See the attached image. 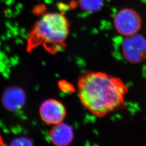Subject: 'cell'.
Listing matches in <instances>:
<instances>
[{
    "label": "cell",
    "instance_id": "6da1fadb",
    "mask_svg": "<svg viewBox=\"0 0 146 146\" xmlns=\"http://www.w3.org/2000/svg\"><path fill=\"white\" fill-rule=\"evenodd\" d=\"M78 96L93 115L103 117L125 106L128 88L117 77L101 72H86L78 81Z\"/></svg>",
    "mask_w": 146,
    "mask_h": 146
},
{
    "label": "cell",
    "instance_id": "7a4b0ae2",
    "mask_svg": "<svg viewBox=\"0 0 146 146\" xmlns=\"http://www.w3.org/2000/svg\"><path fill=\"white\" fill-rule=\"evenodd\" d=\"M70 24L66 16L59 13H48L37 21L27 40V50L42 46L48 52L55 54L66 46Z\"/></svg>",
    "mask_w": 146,
    "mask_h": 146
},
{
    "label": "cell",
    "instance_id": "3957f363",
    "mask_svg": "<svg viewBox=\"0 0 146 146\" xmlns=\"http://www.w3.org/2000/svg\"><path fill=\"white\" fill-rule=\"evenodd\" d=\"M123 57L131 64H139L146 59V39L136 33L125 36L121 43Z\"/></svg>",
    "mask_w": 146,
    "mask_h": 146
},
{
    "label": "cell",
    "instance_id": "277c9868",
    "mask_svg": "<svg viewBox=\"0 0 146 146\" xmlns=\"http://www.w3.org/2000/svg\"><path fill=\"white\" fill-rule=\"evenodd\" d=\"M115 29L124 36L138 33L142 26L140 15L135 10L125 8L119 11L114 18Z\"/></svg>",
    "mask_w": 146,
    "mask_h": 146
},
{
    "label": "cell",
    "instance_id": "5b68a950",
    "mask_svg": "<svg viewBox=\"0 0 146 146\" xmlns=\"http://www.w3.org/2000/svg\"><path fill=\"white\" fill-rule=\"evenodd\" d=\"M39 112L42 121L49 125L62 122L66 116L64 106L60 101L53 99L44 101L40 107Z\"/></svg>",
    "mask_w": 146,
    "mask_h": 146
},
{
    "label": "cell",
    "instance_id": "8992f818",
    "mask_svg": "<svg viewBox=\"0 0 146 146\" xmlns=\"http://www.w3.org/2000/svg\"><path fill=\"white\" fill-rule=\"evenodd\" d=\"M26 94L18 86H11L5 89L2 97V102L6 110L16 112L21 110L26 104Z\"/></svg>",
    "mask_w": 146,
    "mask_h": 146
},
{
    "label": "cell",
    "instance_id": "52a82bcc",
    "mask_svg": "<svg viewBox=\"0 0 146 146\" xmlns=\"http://www.w3.org/2000/svg\"><path fill=\"white\" fill-rule=\"evenodd\" d=\"M49 136L54 145L67 146L73 142L74 131L70 125L62 122L53 125L49 131Z\"/></svg>",
    "mask_w": 146,
    "mask_h": 146
},
{
    "label": "cell",
    "instance_id": "ba28073f",
    "mask_svg": "<svg viewBox=\"0 0 146 146\" xmlns=\"http://www.w3.org/2000/svg\"><path fill=\"white\" fill-rule=\"evenodd\" d=\"M79 7L88 13L99 11L104 5V0H78Z\"/></svg>",
    "mask_w": 146,
    "mask_h": 146
},
{
    "label": "cell",
    "instance_id": "9c48e42d",
    "mask_svg": "<svg viewBox=\"0 0 146 146\" xmlns=\"http://www.w3.org/2000/svg\"><path fill=\"white\" fill-rule=\"evenodd\" d=\"M59 87L61 90L64 92H71L74 90L72 85L64 81H61L59 82Z\"/></svg>",
    "mask_w": 146,
    "mask_h": 146
},
{
    "label": "cell",
    "instance_id": "30bf717a",
    "mask_svg": "<svg viewBox=\"0 0 146 146\" xmlns=\"http://www.w3.org/2000/svg\"><path fill=\"white\" fill-rule=\"evenodd\" d=\"M14 142L12 143L13 145H31V141L26 138H20L18 139H16Z\"/></svg>",
    "mask_w": 146,
    "mask_h": 146
}]
</instances>
